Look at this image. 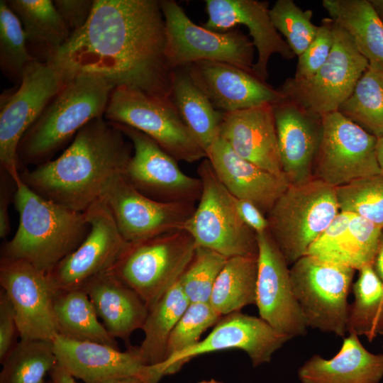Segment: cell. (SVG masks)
<instances>
[{
    "mask_svg": "<svg viewBox=\"0 0 383 383\" xmlns=\"http://www.w3.org/2000/svg\"><path fill=\"white\" fill-rule=\"evenodd\" d=\"M0 285L13 306L20 340L52 341L55 291L48 274L25 260L1 257Z\"/></svg>",
    "mask_w": 383,
    "mask_h": 383,
    "instance_id": "cell-17",
    "label": "cell"
},
{
    "mask_svg": "<svg viewBox=\"0 0 383 383\" xmlns=\"http://www.w3.org/2000/svg\"><path fill=\"white\" fill-rule=\"evenodd\" d=\"M85 213L90 225L87 235L48 273L55 292L81 288L92 278L110 271L129 245L103 199Z\"/></svg>",
    "mask_w": 383,
    "mask_h": 383,
    "instance_id": "cell-15",
    "label": "cell"
},
{
    "mask_svg": "<svg viewBox=\"0 0 383 383\" xmlns=\"http://www.w3.org/2000/svg\"><path fill=\"white\" fill-rule=\"evenodd\" d=\"M198 383H223V382L212 379H210V380H203V381H201V382H199Z\"/></svg>",
    "mask_w": 383,
    "mask_h": 383,
    "instance_id": "cell-53",
    "label": "cell"
},
{
    "mask_svg": "<svg viewBox=\"0 0 383 383\" xmlns=\"http://www.w3.org/2000/svg\"><path fill=\"white\" fill-rule=\"evenodd\" d=\"M189 303L178 280L149 309L142 328L144 338L138 347L145 365L156 366L165 362L169 337Z\"/></svg>",
    "mask_w": 383,
    "mask_h": 383,
    "instance_id": "cell-33",
    "label": "cell"
},
{
    "mask_svg": "<svg viewBox=\"0 0 383 383\" xmlns=\"http://www.w3.org/2000/svg\"><path fill=\"white\" fill-rule=\"evenodd\" d=\"M272 109L282 172L289 184H305L313 179L322 118L284 98Z\"/></svg>",
    "mask_w": 383,
    "mask_h": 383,
    "instance_id": "cell-23",
    "label": "cell"
},
{
    "mask_svg": "<svg viewBox=\"0 0 383 383\" xmlns=\"http://www.w3.org/2000/svg\"><path fill=\"white\" fill-rule=\"evenodd\" d=\"M160 3L165 23V55L172 70L209 60L254 73L255 46L240 30H209L192 22L175 1L161 0Z\"/></svg>",
    "mask_w": 383,
    "mask_h": 383,
    "instance_id": "cell-10",
    "label": "cell"
},
{
    "mask_svg": "<svg viewBox=\"0 0 383 383\" xmlns=\"http://www.w3.org/2000/svg\"><path fill=\"white\" fill-rule=\"evenodd\" d=\"M202 189L199 203L183 229L196 246L211 249L227 258L257 257V233L237 211L233 196L216 175L207 158L197 169Z\"/></svg>",
    "mask_w": 383,
    "mask_h": 383,
    "instance_id": "cell-7",
    "label": "cell"
},
{
    "mask_svg": "<svg viewBox=\"0 0 383 383\" xmlns=\"http://www.w3.org/2000/svg\"><path fill=\"white\" fill-rule=\"evenodd\" d=\"M114 87L94 73L70 78L22 137L17 150L19 172L52 160L84 126L104 116Z\"/></svg>",
    "mask_w": 383,
    "mask_h": 383,
    "instance_id": "cell-4",
    "label": "cell"
},
{
    "mask_svg": "<svg viewBox=\"0 0 383 383\" xmlns=\"http://www.w3.org/2000/svg\"><path fill=\"white\" fill-rule=\"evenodd\" d=\"M333 45L326 62L306 79L288 78L278 90L310 113L338 111L369 66L347 32L333 21Z\"/></svg>",
    "mask_w": 383,
    "mask_h": 383,
    "instance_id": "cell-11",
    "label": "cell"
},
{
    "mask_svg": "<svg viewBox=\"0 0 383 383\" xmlns=\"http://www.w3.org/2000/svg\"><path fill=\"white\" fill-rule=\"evenodd\" d=\"M13 204L19 223L13 237L1 249V257L25 260L48 274L72 252L87 235L85 212L72 210L16 182Z\"/></svg>",
    "mask_w": 383,
    "mask_h": 383,
    "instance_id": "cell-3",
    "label": "cell"
},
{
    "mask_svg": "<svg viewBox=\"0 0 383 383\" xmlns=\"http://www.w3.org/2000/svg\"><path fill=\"white\" fill-rule=\"evenodd\" d=\"M333 21L330 18H325L318 26L313 41L299 57L293 78L302 80L315 74L328 58L333 48Z\"/></svg>",
    "mask_w": 383,
    "mask_h": 383,
    "instance_id": "cell-43",
    "label": "cell"
},
{
    "mask_svg": "<svg viewBox=\"0 0 383 383\" xmlns=\"http://www.w3.org/2000/svg\"><path fill=\"white\" fill-rule=\"evenodd\" d=\"M227 260L211 249L196 246L191 262L179 279L190 303L209 302L215 282Z\"/></svg>",
    "mask_w": 383,
    "mask_h": 383,
    "instance_id": "cell-40",
    "label": "cell"
},
{
    "mask_svg": "<svg viewBox=\"0 0 383 383\" xmlns=\"http://www.w3.org/2000/svg\"><path fill=\"white\" fill-rule=\"evenodd\" d=\"M376 152L378 164L383 174V136L377 138L376 145Z\"/></svg>",
    "mask_w": 383,
    "mask_h": 383,
    "instance_id": "cell-50",
    "label": "cell"
},
{
    "mask_svg": "<svg viewBox=\"0 0 383 383\" xmlns=\"http://www.w3.org/2000/svg\"><path fill=\"white\" fill-rule=\"evenodd\" d=\"M208 19L204 28L216 32H226L238 25L246 26L257 52L253 72L266 82L267 65L273 54H279L286 60L295 55L286 40L274 28L267 1L256 0H206Z\"/></svg>",
    "mask_w": 383,
    "mask_h": 383,
    "instance_id": "cell-22",
    "label": "cell"
},
{
    "mask_svg": "<svg viewBox=\"0 0 383 383\" xmlns=\"http://www.w3.org/2000/svg\"><path fill=\"white\" fill-rule=\"evenodd\" d=\"M19 336L13 306L6 294L0 291V362L1 363L17 343Z\"/></svg>",
    "mask_w": 383,
    "mask_h": 383,
    "instance_id": "cell-44",
    "label": "cell"
},
{
    "mask_svg": "<svg viewBox=\"0 0 383 383\" xmlns=\"http://www.w3.org/2000/svg\"><path fill=\"white\" fill-rule=\"evenodd\" d=\"M293 292L309 328L344 337L355 270L306 255L289 267Z\"/></svg>",
    "mask_w": 383,
    "mask_h": 383,
    "instance_id": "cell-8",
    "label": "cell"
},
{
    "mask_svg": "<svg viewBox=\"0 0 383 383\" xmlns=\"http://www.w3.org/2000/svg\"><path fill=\"white\" fill-rule=\"evenodd\" d=\"M113 123L133 145L131 157L123 173L133 187L160 202L199 201L202 189L199 177L183 172L177 161L145 133L124 124Z\"/></svg>",
    "mask_w": 383,
    "mask_h": 383,
    "instance_id": "cell-14",
    "label": "cell"
},
{
    "mask_svg": "<svg viewBox=\"0 0 383 383\" xmlns=\"http://www.w3.org/2000/svg\"><path fill=\"white\" fill-rule=\"evenodd\" d=\"M70 78L50 61L31 62L17 89L1 96L0 165L16 182L17 150L26 131Z\"/></svg>",
    "mask_w": 383,
    "mask_h": 383,
    "instance_id": "cell-12",
    "label": "cell"
},
{
    "mask_svg": "<svg viewBox=\"0 0 383 383\" xmlns=\"http://www.w3.org/2000/svg\"><path fill=\"white\" fill-rule=\"evenodd\" d=\"M104 117L145 133L177 161L192 163L206 158V152L185 126L170 98L116 87Z\"/></svg>",
    "mask_w": 383,
    "mask_h": 383,
    "instance_id": "cell-9",
    "label": "cell"
},
{
    "mask_svg": "<svg viewBox=\"0 0 383 383\" xmlns=\"http://www.w3.org/2000/svg\"><path fill=\"white\" fill-rule=\"evenodd\" d=\"M257 257L228 258L213 285L209 303L226 316L256 303Z\"/></svg>",
    "mask_w": 383,
    "mask_h": 383,
    "instance_id": "cell-34",
    "label": "cell"
},
{
    "mask_svg": "<svg viewBox=\"0 0 383 383\" xmlns=\"http://www.w3.org/2000/svg\"><path fill=\"white\" fill-rule=\"evenodd\" d=\"M53 3L72 34L87 23L94 0H55Z\"/></svg>",
    "mask_w": 383,
    "mask_h": 383,
    "instance_id": "cell-45",
    "label": "cell"
},
{
    "mask_svg": "<svg viewBox=\"0 0 383 383\" xmlns=\"http://www.w3.org/2000/svg\"><path fill=\"white\" fill-rule=\"evenodd\" d=\"M291 339L260 317L234 312L222 316L204 339L153 367L162 377L175 373L183 365L201 355L238 349L248 355L256 367L270 362L274 353Z\"/></svg>",
    "mask_w": 383,
    "mask_h": 383,
    "instance_id": "cell-16",
    "label": "cell"
},
{
    "mask_svg": "<svg viewBox=\"0 0 383 383\" xmlns=\"http://www.w3.org/2000/svg\"><path fill=\"white\" fill-rule=\"evenodd\" d=\"M339 212L335 187L316 179L289 184L266 215L267 231L291 266Z\"/></svg>",
    "mask_w": 383,
    "mask_h": 383,
    "instance_id": "cell-5",
    "label": "cell"
},
{
    "mask_svg": "<svg viewBox=\"0 0 383 383\" xmlns=\"http://www.w3.org/2000/svg\"><path fill=\"white\" fill-rule=\"evenodd\" d=\"M21 23L30 54L48 62L67 41L71 32L51 0H6Z\"/></svg>",
    "mask_w": 383,
    "mask_h": 383,
    "instance_id": "cell-30",
    "label": "cell"
},
{
    "mask_svg": "<svg viewBox=\"0 0 383 383\" xmlns=\"http://www.w3.org/2000/svg\"><path fill=\"white\" fill-rule=\"evenodd\" d=\"M322 5L369 62L383 67V21L370 1L323 0Z\"/></svg>",
    "mask_w": 383,
    "mask_h": 383,
    "instance_id": "cell-31",
    "label": "cell"
},
{
    "mask_svg": "<svg viewBox=\"0 0 383 383\" xmlns=\"http://www.w3.org/2000/svg\"><path fill=\"white\" fill-rule=\"evenodd\" d=\"M372 266L376 274L383 282V231L379 240L377 250Z\"/></svg>",
    "mask_w": 383,
    "mask_h": 383,
    "instance_id": "cell-49",
    "label": "cell"
},
{
    "mask_svg": "<svg viewBox=\"0 0 383 383\" xmlns=\"http://www.w3.org/2000/svg\"><path fill=\"white\" fill-rule=\"evenodd\" d=\"M206 158L233 196L252 202L265 215L289 185L284 174L272 173L241 157L220 137L206 151Z\"/></svg>",
    "mask_w": 383,
    "mask_h": 383,
    "instance_id": "cell-24",
    "label": "cell"
},
{
    "mask_svg": "<svg viewBox=\"0 0 383 383\" xmlns=\"http://www.w3.org/2000/svg\"><path fill=\"white\" fill-rule=\"evenodd\" d=\"M313 11L302 10L292 0H278L270 9L271 21L286 38L292 51L299 57L314 39L318 26L311 21Z\"/></svg>",
    "mask_w": 383,
    "mask_h": 383,
    "instance_id": "cell-41",
    "label": "cell"
},
{
    "mask_svg": "<svg viewBox=\"0 0 383 383\" xmlns=\"http://www.w3.org/2000/svg\"><path fill=\"white\" fill-rule=\"evenodd\" d=\"M196 248L184 229L165 233L129 243L110 272L133 289L150 309L179 279Z\"/></svg>",
    "mask_w": 383,
    "mask_h": 383,
    "instance_id": "cell-6",
    "label": "cell"
},
{
    "mask_svg": "<svg viewBox=\"0 0 383 383\" xmlns=\"http://www.w3.org/2000/svg\"><path fill=\"white\" fill-rule=\"evenodd\" d=\"M221 317L209 302L189 303L169 337L165 361L198 343L201 334Z\"/></svg>",
    "mask_w": 383,
    "mask_h": 383,
    "instance_id": "cell-42",
    "label": "cell"
},
{
    "mask_svg": "<svg viewBox=\"0 0 383 383\" xmlns=\"http://www.w3.org/2000/svg\"><path fill=\"white\" fill-rule=\"evenodd\" d=\"M45 383H54V382H52V380H50V381H48H48H46V382H45Z\"/></svg>",
    "mask_w": 383,
    "mask_h": 383,
    "instance_id": "cell-54",
    "label": "cell"
},
{
    "mask_svg": "<svg viewBox=\"0 0 383 383\" xmlns=\"http://www.w3.org/2000/svg\"><path fill=\"white\" fill-rule=\"evenodd\" d=\"M169 97L185 126L206 153L219 138L223 113L213 106L185 67L172 70Z\"/></svg>",
    "mask_w": 383,
    "mask_h": 383,
    "instance_id": "cell-29",
    "label": "cell"
},
{
    "mask_svg": "<svg viewBox=\"0 0 383 383\" xmlns=\"http://www.w3.org/2000/svg\"><path fill=\"white\" fill-rule=\"evenodd\" d=\"M53 307L57 334L77 341H90L118 348L82 288L57 291Z\"/></svg>",
    "mask_w": 383,
    "mask_h": 383,
    "instance_id": "cell-32",
    "label": "cell"
},
{
    "mask_svg": "<svg viewBox=\"0 0 383 383\" xmlns=\"http://www.w3.org/2000/svg\"><path fill=\"white\" fill-rule=\"evenodd\" d=\"M257 241L260 317L292 338L306 335L309 327L293 292L289 265L268 231L257 233Z\"/></svg>",
    "mask_w": 383,
    "mask_h": 383,
    "instance_id": "cell-19",
    "label": "cell"
},
{
    "mask_svg": "<svg viewBox=\"0 0 383 383\" xmlns=\"http://www.w3.org/2000/svg\"><path fill=\"white\" fill-rule=\"evenodd\" d=\"M60 365L84 383H106L123 377H139L145 383L160 378L142 360L138 347L126 351L103 343L77 341L57 335L52 340Z\"/></svg>",
    "mask_w": 383,
    "mask_h": 383,
    "instance_id": "cell-20",
    "label": "cell"
},
{
    "mask_svg": "<svg viewBox=\"0 0 383 383\" xmlns=\"http://www.w3.org/2000/svg\"><path fill=\"white\" fill-rule=\"evenodd\" d=\"M165 48L160 1L94 0L87 23L49 61L70 78L94 73L115 87L170 98L172 69Z\"/></svg>",
    "mask_w": 383,
    "mask_h": 383,
    "instance_id": "cell-1",
    "label": "cell"
},
{
    "mask_svg": "<svg viewBox=\"0 0 383 383\" xmlns=\"http://www.w3.org/2000/svg\"><path fill=\"white\" fill-rule=\"evenodd\" d=\"M377 138L339 111L322 117L321 142L313 177L333 187L379 174Z\"/></svg>",
    "mask_w": 383,
    "mask_h": 383,
    "instance_id": "cell-13",
    "label": "cell"
},
{
    "mask_svg": "<svg viewBox=\"0 0 383 383\" xmlns=\"http://www.w3.org/2000/svg\"><path fill=\"white\" fill-rule=\"evenodd\" d=\"M185 67L213 106L223 113L274 104L284 98L254 73L228 63L201 60Z\"/></svg>",
    "mask_w": 383,
    "mask_h": 383,
    "instance_id": "cell-21",
    "label": "cell"
},
{
    "mask_svg": "<svg viewBox=\"0 0 383 383\" xmlns=\"http://www.w3.org/2000/svg\"><path fill=\"white\" fill-rule=\"evenodd\" d=\"M219 137L241 157L272 173L284 174L272 104L223 113Z\"/></svg>",
    "mask_w": 383,
    "mask_h": 383,
    "instance_id": "cell-25",
    "label": "cell"
},
{
    "mask_svg": "<svg viewBox=\"0 0 383 383\" xmlns=\"http://www.w3.org/2000/svg\"><path fill=\"white\" fill-rule=\"evenodd\" d=\"M36 60L30 54L21 21L0 1V68L11 82H20L27 67Z\"/></svg>",
    "mask_w": 383,
    "mask_h": 383,
    "instance_id": "cell-38",
    "label": "cell"
},
{
    "mask_svg": "<svg viewBox=\"0 0 383 383\" xmlns=\"http://www.w3.org/2000/svg\"><path fill=\"white\" fill-rule=\"evenodd\" d=\"M132 153L133 145L123 132L99 116L84 126L59 157L19 174L41 196L85 212L124 172Z\"/></svg>",
    "mask_w": 383,
    "mask_h": 383,
    "instance_id": "cell-2",
    "label": "cell"
},
{
    "mask_svg": "<svg viewBox=\"0 0 383 383\" xmlns=\"http://www.w3.org/2000/svg\"><path fill=\"white\" fill-rule=\"evenodd\" d=\"M57 363L52 341L20 340L1 362L0 383H45Z\"/></svg>",
    "mask_w": 383,
    "mask_h": 383,
    "instance_id": "cell-37",
    "label": "cell"
},
{
    "mask_svg": "<svg viewBox=\"0 0 383 383\" xmlns=\"http://www.w3.org/2000/svg\"><path fill=\"white\" fill-rule=\"evenodd\" d=\"M353 284V301L350 304L347 333H353L373 341L383 335V282L372 265L358 270Z\"/></svg>",
    "mask_w": 383,
    "mask_h": 383,
    "instance_id": "cell-35",
    "label": "cell"
},
{
    "mask_svg": "<svg viewBox=\"0 0 383 383\" xmlns=\"http://www.w3.org/2000/svg\"><path fill=\"white\" fill-rule=\"evenodd\" d=\"M109 333L128 340L133 331L142 329L149 309L142 298L110 271L101 274L82 287Z\"/></svg>",
    "mask_w": 383,
    "mask_h": 383,
    "instance_id": "cell-28",
    "label": "cell"
},
{
    "mask_svg": "<svg viewBox=\"0 0 383 383\" xmlns=\"http://www.w3.org/2000/svg\"><path fill=\"white\" fill-rule=\"evenodd\" d=\"M106 383H145V382L141 378L131 377L116 379Z\"/></svg>",
    "mask_w": 383,
    "mask_h": 383,
    "instance_id": "cell-51",
    "label": "cell"
},
{
    "mask_svg": "<svg viewBox=\"0 0 383 383\" xmlns=\"http://www.w3.org/2000/svg\"><path fill=\"white\" fill-rule=\"evenodd\" d=\"M340 211L361 216L383 228V174L357 179L335 187Z\"/></svg>",
    "mask_w": 383,
    "mask_h": 383,
    "instance_id": "cell-39",
    "label": "cell"
},
{
    "mask_svg": "<svg viewBox=\"0 0 383 383\" xmlns=\"http://www.w3.org/2000/svg\"><path fill=\"white\" fill-rule=\"evenodd\" d=\"M14 179L6 171L0 170V238H6L11 231L9 207L13 202L16 192Z\"/></svg>",
    "mask_w": 383,
    "mask_h": 383,
    "instance_id": "cell-46",
    "label": "cell"
},
{
    "mask_svg": "<svg viewBox=\"0 0 383 383\" xmlns=\"http://www.w3.org/2000/svg\"><path fill=\"white\" fill-rule=\"evenodd\" d=\"M338 111L376 138L383 136V67L370 63Z\"/></svg>",
    "mask_w": 383,
    "mask_h": 383,
    "instance_id": "cell-36",
    "label": "cell"
},
{
    "mask_svg": "<svg viewBox=\"0 0 383 383\" xmlns=\"http://www.w3.org/2000/svg\"><path fill=\"white\" fill-rule=\"evenodd\" d=\"M297 377L300 383H379L383 353L370 352L359 336L350 333L333 357L313 355L299 367Z\"/></svg>",
    "mask_w": 383,
    "mask_h": 383,
    "instance_id": "cell-27",
    "label": "cell"
},
{
    "mask_svg": "<svg viewBox=\"0 0 383 383\" xmlns=\"http://www.w3.org/2000/svg\"><path fill=\"white\" fill-rule=\"evenodd\" d=\"M235 207L243 223L255 233H260L268 231V221L266 215L252 202L235 198Z\"/></svg>",
    "mask_w": 383,
    "mask_h": 383,
    "instance_id": "cell-47",
    "label": "cell"
},
{
    "mask_svg": "<svg viewBox=\"0 0 383 383\" xmlns=\"http://www.w3.org/2000/svg\"><path fill=\"white\" fill-rule=\"evenodd\" d=\"M382 348H383V345H382Z\"/></svg>",
    "mask_w": 383,
    "mask_h": 383,
    "instance_id": "cell-55",
    "label": "cell"
},
{
    "mask_svg": "<svg viewBox=\"0 0 383 383\" xmlns=\"http://www.w3.org/2000/svg\"><path fill=\"white\" fill-rule=\"evenodd\" d=\"M382 230L361 216L340 211L306 255L360 270L372 265Z\"/></svg>",
    "mask_w": 383,
    "mask_h": 383,
    "instance_id": "cell-26",
    "label": "cell"
},
{
    "mask_svg": "<svg viewBox=\"0 0 383 383\" xmlns=\"http://www.w3.org/2000/svg\"><path fill=\"white\" fill-rule=\"evenodd\" d=\"M49 375L54 383H77L75 377L59 363L52 369Z\"/></svg>",
    "mask_w": 383,
    "mask_h": 383,
    "instance_id": "cell-48",
    "label": "cell"
},
{
    "mask_svg": "<svg viewBox=\"0 0 383 383\" xmlns=\"http://www.w3.org/2000/svg\"><path fill=\"white\" fill-rule=\"evenodd\" d=\"M370 2L382 19V18H383V0H372L370 1Z\"/></svg>",
    "mask_w": 383,
    "mask_h": 383,
    "instance_id": "cell-52",
    "label": "cell"
},
{
    "mask_svg": "<svg viewBox=\"0 0 383 383\" xmlns=\"http://www.w3.org/2000/svg\"><path fill=\"white\" fill-rule=\"evenodd\" d=\"M102 199L129 243L183 229L196 208L193 202L152 199L133 187L123 174L114 179Z\"/></svg>",
    "mask_w": 383,
    "mask_h": 383,
    "instance_id": "cell-18",
    "label": "cell"
}]
</instances>
